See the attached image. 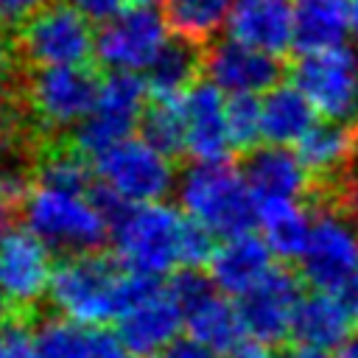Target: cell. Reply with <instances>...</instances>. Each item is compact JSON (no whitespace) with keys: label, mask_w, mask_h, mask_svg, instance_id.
I'll return each instance as SVG.
<instances>
[{"label":"cell","mask_w":358,"mask_h":358,"mask_svg":"<svg viewBox=\"0 0 358 358\" xmlns=\"http://www.w3.org/2000/svg\"><path fill=\"white\" fill-rule=\"evenodd\" d=\"M154 280L157 277H143L129 271L112 255L81 252V255H67L53 268L48 299L62 316L78 324H103L120 319V313Z\"/></svg>","instance_id":"1"},{"label":"cell","mask_w":358,"mask_h":358,"mask_svg":"<svg viewBox=\"0 0 358 358\" xmlns=\"http://www.w3.org/2000/svg\"><path fill=\"white\" fill-rule=\"evenodd\" d=\"M101 78L90 64H56L28 67L20 76L17 109L31 123L42 143L62 140L64 131L76 129L95 106Z\"/></svg>","instance_id":"2"},{"label":"cell","mask_w":358,"mask_h":358,"mask_svg":"<svg viewBox=\"0 0 358 358\" xmlns=\"http://www.w3.org/2000/svg\"><path fill=\"white\" fill-rule=\"evenodd\" d=\"M176 199L182 213L215 238H238L257 227V196L227 159L187 165L176 179Z\"/></svg>","instance_id":"3"},{"label":"cell","mask_w":358,"mask_h":358,"mask_svg":"<svg viewBox=\"0 0 358 358\" xmlns=\"http://www.w3.org/2000/svg\"><path fill=\"white\" fill-rule=\"evenodd\" d=\"M20 215L31 232L64 255L101 252L106 238H112V221L95 199V190L81 193L36 182L25 196Z\"/></svg>","instance_id":"4"},{"label":"cell","mask_w":358,"mask_h":358,"mask_svg":"<svg viewBox=\"0 0 358 358\" xmlns=\"http://www.w3.org/2000/svg\"><path fill=\"white\" fill-rule=\"evenodd\" d=\"M185 215L159 201L120 204L112 215L115 257L134 274L162 277L179 266V238Z\"/></svg>","instance_id":"5"},{"label":"cell","mask_w":358,"mask_h":358,"mask_svg":"<svg viewBox=\"0 0 358 358\" xmlns=\"http://www.w3.org/2000/svg\"><path fill=\"white\" fill-rule=\"evenodd\" d=\"M14 50L25 67L87 64L95 56L92 20L73 3H48L14 28Z\"/></svg>","instance_id":"6"},{"label":"cell","mask_w":358,"mask_h":358,"mask_svg":"<svg viewBox=\"0 0 358 358\" xmlns=\"http://www.w3.org/2000/svg\"><path fill=\"white\" fill-rule=\"evenodd\" d=\"M48 243L28 227H8L0 235V322H31L50 291Z\"/></svg>","instance_id":"7"},{"label":"cell","mask_w":358,"mask_h":358,"mask_svg":"<svg viewBox=\"0 0 358 358\" xmlns=\"http://www.w3.org/2000/svg\"><path fill=\"white\" fill-rule=\"evenodd\" d=\"M171 22L157 6H129L95 31V59L109 73H145L168 45Z\"/></svg>","instance_id":"8"},{"label":"cell","mask_w":358,"mask_h":358,"mask_svg":"<svg viewBox=\"0 0 358 358\" xmlns=\"http://www.w3.org/2000/svg\"><path fill=\"white\" fill-rule=\"evenodd\" d=\"M92 159L98 182L126 204L159 201L176 185L171 157L143 137H126Z\"/></svg>","instance_id":"9"},{"label":"cell","mask_w":358,"mask_h":358,"mask_svg":"<svg viewBox=\"0 0 358 358\" xmlns=\"http://www.w3.org/2000/svg\"><path fill=\"white\" fill-rule=\"evenodd\" d=\"M148 103V84L137 73H109L101 81L95 106L73 129V143L87 154L98 157L101 151L123 143L131 129L140 126V117Z\"/></svg>","instance_id":"10"},{"label":"cell","mask_w":358,"mask_h":358,"mask_svg":"<svg viewBox=\"0 0 358 358\" xmlns=\"http://www.w3.org/2000/svg\"><path fill=\"white\" fill-rule=\"evenodd\" d=\"M168 288L182 305L190 338L207 344L215 352H227L246 333L241 308L232 305L224 291L218 294V285L213 277L201 274V268H179L171 274Z\"/></svg>","instance_id":"11"},{"label":"cell","mask_w":358,"mask_h":358,"mask_svg":"<svg viewBox=\"0 0 358 358\" xmlns=\"http://www.w3.org/2000/svg\"><path fill=\"white\" fill-rule=\"evenodd\" d=\"M291 81L308 95L324 120H358V56L338 45L316 53H299L291 64Z\"/></svg>","instance_id":"12"},{"label":"cell","mask_w":358,"mask_h":358,"mask_svg":"<svg viewBox=\"0 0 358 358\" xmlns=\"http://www.w3.org/2000/svg\"><path fill=\"white\" fill-rule=\"evenodd\" d=\"M299 274L313 291L327 294H336L352 280L358 274V224L336 207H316L310 241L299 257Z\"/></svg>","instance_id":"13"},{"label":"cell","mask_w":358,"mask_h":358,"mask_svg":"<svg viewBox=\"0 0 358 358\" xmlns=\"http://www.w3.org/2000/svg\"><path fill=\"white\" fill-rule=\"evenodd\" d=\"M302 299V274L291 266H271L263 280L249 288L238 308L243 327L252 338L266 344H280L291 336L294 313Z\"/></svg>","instance_id":"14"},{"label":"cell","mask_w":358,"mask_h":358,"mask_svg":"<svg viewBox=\"0 0 358 358\" xmlns=\"http://www.w3.org/2000/svg\"><path fill=\"white\" fill-rule=\"evenodd\" d=\"M185 327V313L168 285L157 280L120 313L117 333L134 358L162 355Z\"/></svg>","instance_id":"15"},{"label":"cell","mask_w":358,"mask_h":358,"mask_svg":"<svg viewBox=\"0 0 358 358\" xmlns=\"http://www.w3.org/2000/svg\"><path fill=\"white\" fill-rule=\"evenodd\" d=\"M204 78L227 95H257L280 84L282 62L235 36H224L213 39L204 50Z\"/></svg>","instance_id":"16"},{"label":"cell","mask_w":358,"mask_h":358,"mask_svg":"<svg viewBox=\"0 0 358 358\" xmlns=\"http://www.w3.org/2000/svg\"><path fill=\"white\" fill-rule=\"evenodd\" d=\"M185 154H190L199 162H224L235 145L229 137V120H227V101L224 90H218L210 78H199L185 95Z\"/></svg>","instance_id":"17"},{"label":"cell","mask_w":358,"mask_h":358,"mask_svg":"<svg viewBox=\"0 0 358 358\" xmlns=\"http://www.w3.org/2000/svg\"><path fill=\"white\" fill-rule=\"evenodd\" d=\"M358 143V120L341 123V120H324L316 123L299 143L296 154L310 176V199L308 204H316L338 179L344 165L350 162Z\"/></svg>","instance_id":"18"},{"label":"cell","mask_w":358,"mask_h":358,"mask_svg":"<svg viewBox=\"0 0 358 358\" xmlns=\"http://www.w3.org/2000/svg\"><path fill=\"white\" fill-rule=\"evenodd\" d=\"M227 31L252 48L282 56L294 45V6L291 0H235Z\"/></svg>","instance_id":"19"},{"label":"cell","mask_w":358,"mask_h":358,"mask_svg":"<svg viewBox=\"0 0 358 358\" xmlns=\"http://www.w3.org/2000/svg\"><path fill=\"white\" fill-rule=\"evenodd\" d=\"M241 173L257 199H310V176L299 154H291L285 145L246 151Z\"/></svg>","instance_id":"20"},{"label":"cell","mask_w":358,"mask_h":358,"mask_svg":"<svg viewBox=\"0 0 358 358\" xmlns=\"http://www.w3.org/2000/svg\"><path fill=\"white\" fill-rule=\"evenodd\" d=\"M271 255L274 252L268 249V243L263 238H255L252 232L227 238L210 260V277L218 285V291L241 299L271 268Z\"/></svg>","instance_id":"21"},{"label":"cell","mask_w":358,"mask_h":358,"mask_svg":"<svg viewBox=\"0 0 358 358\" xmlns=\"http://www.w3.org/2000/svg\"><path fill=\"white\" fill-rule=\"evenodd\" d=\"M355 324L350 313L344 310L341 299L327 291H313L299 299L294 324H291V338L305 347L316 350H338L341 344L350 341Z\"/></svg>","instance_id":"22"},{"label":"cell","mask_w":358,"mask_h":358,"mask_svg":"<svg viewBox=\"0 0 358 358\" xmlns=\"http://www.w3.org/2000/svg\"><path fill=\"white\" fill-rule=\"evenodd\" d=\"M257 227L263 241L282 263H299L313 229V207H302L299 199H257Z\"/></svg>","instance_id":"23"},{"label":"cell","mask_w":358,"mask_h":358,"mask_svg":"<svg viewBox=\"0 0 358 358\" xmlns=\"http://www.w3.org/2000/svg\"><path fill=\"white\" fill-rule=\"evenodd\" d=\"M316 115H319L316 106L294 81L277 84L268 92H263V101H260L263 140H268L271 145L299 143L316 126Z\"/></svg>","instance_id":"24"},{"label":"cell","mask_w":358,"mask_h":358,"mask_svg":"<svg viewBox=\"0 0 358 358\" xmlns=\"http://www.w3.org/2000/svg\"><path fill=\"white\" fill-rule=\"evenodd\" d=\"M352 0H296L294 3V48L316 53L344 45L350 31Z\"/></svg>","instance_id":"25"},{"label":"cell","mask_w":358,"mask_h":358,"mask_svg":"<svg viewBox=\"0 0 358 358\" xmlns=\"http://www.w3.org/2000/svg\"><path fill=\"white\" fill-rule=\"evenodd\" d=\"M204 73V50L201 42H193L187 36H173L162 48V53L154 59V64L145 70L148 98H182Z\"/></svg>","instance_id":"26"},{"label":"cell","mask_w":358,"mask_h":358,"mask_svg":"<svg viewBox=\"0 0 358 358\" xmlns=\"http://www.w3.org/2000/svg\"><path fill=\"white\" fill-rule=\"evenodd\" d=\"M235 0H165L171 31L193 42H210L227 25Z\"/></svg>","instance_id":"27"},{"label":"cell","mask_w":358,"mask_h":358,"mask_svg":"<svg viewBox=\"0 0 358 358\" xmlns=\"http://www.w3.org/2000/svg\"><path fill=\"white\" fill-rule=\"evenodd\" d=\"M140 137L159 148L168 157L185 154V109L182 98L168 101V98H148L145 112L140 117Z\"/></svg>","instance_id":"28"},{"label":"cell","mask_w":358,"mask_h":358,"mask_svg":"<svg viewBox=\"0 0 358 358\" xmlns=\"http://www.w3.org/2000/svg\"><path fill=\"white\" fill-rule=\"evenodd\" d=\"M36 358H84V330L67 316L36 319Z\"/></svg>","instance_id":"29"},{"label":"cell","mask_w":358,"mask_h":358,"mask_svg":"<svg viewBox=\"0 0 358 358\" xmlns=\"http://www.w3.org/2000/svg\"><path fill=\"white\" fill-rule=\"evenodd\" d=\"M227 120L235 151L257 148V140L263 137V117H260V101L255 95H229Z\"/></svg>","instance_id":"30"},{"label":"cell","mask_w":358,"mask_h":358,"mask_svg":"<svg viewBox=\"0 0 358 358\" xmlns=\"http://www.w3.org/2000/svg\"><path fill=\"white\" fill-rule=\"evenodd\" d=\"M310 207L313 210L316 207H336L338 213L350 215L358 224V143H355V151H352L350 162L344 165V171L333 182V187L316 204H310Z\"/></svg>","instance_id":"31"},{"label":"cell","mask_w":358,"mask_h":358,"mask_svg":"<svg viewBox=\"0 0 358 358\" xmlns=\"http://www.w3.org/2000/svg\"><path fill=\"white\" fill-rule=\"evenodd\" d=\"M213 232L187 218L185 215V224H182V238H179V268H201V266H210L213 255H215V243H213Z\"/></svg>","instance_id":"32"},{"label":"cell","mask_w":358,"mask_h":358,"mask_svg":"<svg viewBox=\"0 0 358 358\" xmlns=\"http://www.w3.org/2000/svg\"><path fill=\"white\" fill-rule=\"evenodd\" d=\"M17 62L20 59L14 50V39L6 34V25L0 22V112L17 103V87H20Z\"/></svg>","instance_id":"33"},{"label":"cell","mask_w":358,"mask_h":358,"mask_svg":"<svg viewBox=\"0 0 358 358\" xmlns=\"http://www.w3.org/2000/svg\"><path fill=\"white\" fill-rule=\"evenodd\" d=\"M0 358H36L34 333L28 322H0Z\"/></svg>","instance_id":"34"},{"label":"cell","mask_w":358,"mask_h":358,"mask_svg":"<svg viewBox=\"0 0 358 358\" xmlns=\"http://www.w3.org/2000/svg\"><path fill=\"white\" fill-rule=\"evenodd\" d=\"M84 358H134L120 333H112L106 327L84 330Z\"/></svg>","instance_id":"35"},{"label":"cell","mask_w":358,"mask_h":358,"mask_svg":"<svg viewBox=\"0 0 358 358\" xmlns=\"http://www.w3.org/2000/svg\"><path fill=\"white\" fill-rule=\"evenodd\" d=\"M53 0H0V22L8 28H17L22 20H28L31 14H36L39 8H45Z\"/></svg>","instance_id":"36"},{"label":"cell","mask_w":358,"mask_h":358,"mask_svg":"<svg viewBox=\"0 0 358 358\" xmlns=\"http://www.w3.org/2000/svg\"><path fill=\"white\" fill-rule=\"evenodd\" d=\"M67 3H73V6H76L81 14H87L92 22H103V20L115 17V14L123 8L126 0H67Z\"/></svg>","instance_id":"37"},{"label":"cell","mask_w":358,"mask_h":358,"mask_svg":"<svg viewBox=\"0 0 358 358\" xmlns=\"http://www.w3.org/2000/svg\"><path fill=\"white\" fill-rule=\"evenodd\" d=\"M213 352H215V350H210L207 344H201V341H196V338H187V341H173V344L162 352V358H215Z\"/></svg>","instance_id":"38"},{"label":"cell","mask_w":358,"mask_h":358,"mask_svg":"<svg viewBox=\"0 0 358 358\" xmlns=\"http://www.w3.org/2000/svg\"><path fill=\"white\" fill-rule=\"evenodd\" d=\"M224 358H280V355L274 352L271 344L252 338V341H238L235 347H229Z\"/></svg>","instance_id":"39"},{"label":"cell","mask_w":358,"mask_h":358,"mask_svg":"<svg viewBox=\"0 0 358 358\" xmlns=\"http://www.w3.org/2000/svg\"><path fill=\"white\" fill-rule=\"evenodd\" d=\"M336 296L341 299L344 310L350 313V319H352V324H355V330H358V274H355L352 280H347V282L336 291Z\"/></svg>","instance_id":"40"},{"label":"cell","mask_w":358,"mask_h":358,"mask_svg":"<svg viewBox=\"0 0 358 358\" xmlns=\"http://www.w3.org/2000/svg\"><path fill=\"white\" fill-rule=\"evenodd\" d=\"M285 358H330L327 350H316V347H305V344H296L294 352H288Z\"/></svg>","instance_id":"41"},{"label":"cell","mask_w":358,"mask_h":358,"mask_svg":"<svg viewBox=\"0 0 358 358\" xmlns=\"http://www.w3.org/2000/svg\"><path fill=\"white\" fill-rule=\"evenodd\" d=\"M333 358H358V336L355 338H350L347 344H341L338 350H336V355Z\"/></svg>","instance_id":"42"},{"label":"cell","mask_w":358,"mask_h":358,"mask_svg":"<svg viewBox=\"0 0 358 358\" xmlns=\"http://www.w3.org/2000/svg\"><path fill=\"white\" fill-rule=\"evenodd\" d=\"M350 31L358 42V0H352V11H350Z\"/></svg>","instance_id":"43"},{"label":"cell","mask_w":358,"mask_h":358,"mask_svg":"<svg viewBox=\"0 0 358 358\" xmlns=\"http://www.w3.org/2000/svg\"><path fill=\"white\" fill-rule=\"evenodd\" d=\"M131 6H157V3H165V0H126Z\"/></svg>","instance_id":"44"}]
</instances>
